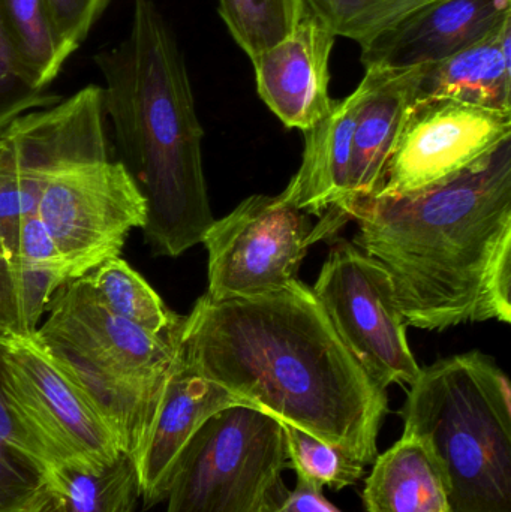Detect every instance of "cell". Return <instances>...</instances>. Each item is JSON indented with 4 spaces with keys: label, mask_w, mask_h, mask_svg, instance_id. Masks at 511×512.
I'll return each mask as SVG.
<instances>
[{
    "label": "cell",
    "mask_w": 511,
    "mask_h": 512,
    "mask_svg": "<svg viewBox=\"0 0 511 512\" xmlns=\"http://www.w3.org/2000/svg\"><path fill=\"white\" fill-rule=\"evenodd\" d=\"M365 83L347 98L333 102L332 110L305 134L302 165L282 194L294 209L326 219L347 203L353 167L354 129Z\"/></svg>",
    "instance_id": "17"
},
{
    "label": "cell",
    "mask_w": 511,
    "mask_h": 512,
    "mask_svg": "<svg viewBox=\"0 0 511 512\" xmlns=\"http://www.w3.org/2000/svg\"><path fill=\"white\" fill-rule=\"evenodd\" d=\"M69 54L78 50L111 0H47Z\"/></svg>",
    "instance_id": "29"
},
{
    "label": "cell",
    "mask_w": 511,
    "mask_h": 512,
    "mask_svg": "<svg viewBox=\"0 0 511 512\" xmlns=\"http://www.w3.org/2000/svg\"><path fill=\"white\" fill-rule=\"evenodd\" d=\"M432 99L511 113V20L449 59L425 65L416 101Z\"/></svg>",
    "instance_id": "18"
},
{
    "label": "cell",
    "mask_w": 511,
    "mask_h": 512,
    "mask_svg": "<svg viewBox=\"0 0 511 512\" xmlns=\"http://www.w3.org/2000/svg\"><path fill=\"white\" fill-rule=\"evenodd\" d=\"M237 405L245 403L188 366L179 351L152 429L134 459L146 507L167 499L180 456L201 426L222 409Z\"/></svg>",
    "instance_id": "15"
},
{
    "label": "cell",
    "mask_w": 511,
    "mask_h": 512,
    "mask_svg": "<svg viewBox=\"0 0 511 512\" xmlns=\"http://www.w3.org/2000/svg\"><path fill=\"white\" fill-rule=\"evenodd\" d=\"M21 512H65L59 498L50 489L42 490Z\"/></svg>",
    "instance_id": "33"
},
{
    "label": "cell",
    "mask_w": 511,
    "mask_h": 512,
    "mask_svg": "<svg viewBox=\"0 0 511 512\" xmlns=\"http://www.w3.org/2000/svg\"><path fill=\"white\" fill-rule=\"evenodd\" d=\"M0 17L18 56L47 89L71 56L47 0H0Z\"/></svg>",
    "instance_id": "23"
},
{
    "label": "cell",
    "mask_w": 511,
    "mask_h": 512,
    "mask_svg": "<svg viewBox=\"0 0 511 512\" xmlns=\"http://www.w3.org/2000/svg\"><path fill=\"white\" fill-rule=\"evenodd\" d=\"M3 342L6 396L41 442L51 463L98 468L114 462L122 451L113 433L35 337Z\"/></svg>",
    "instance_id": "12"
},
{
    "label": "cell",
    "mask_w": 511,
    "mask_h": 512,
    "mask_svg": "<svg viewBox=\"0 0 511 512\" xmlns=\"http://www.w3.org/2000/svg\"><path fill=\"white\" fill-rule=\"evenodd\" d=\"M18 298H20L21 315L24 328L29 337L38 330V322L48 309L51 298L57 289L69 282L65 270L50 265L30 264V262L12 261Z\"/></svg>",
    "instance_id": "28"
},
{
    "label": "cell",
    "mask_w": 511,
    "mask_h": 512,
    "mask_svg": "<svg viewBox=\"0 0 511 512\" xmlns=\"http://www.w3.org/2000/svg\"><path fill=\"white\" fill-rule=\"evenodd\" d=\"M15 337H29V334L24 328L12 261L0 242V339Z\"/></svg>",
    "instance_id": "31"
},
{
    "label": "cell",
    "mask_w": 511,
    "mask_h": 512,
    "mask_svg": "<svg viewBox=\"0 0 511 512\" xmlns=\"http://www.w3.org/2000/svg\"><path fill=\"white\" fill-rule=\"evenodd\" d=\"M335 39L305 12L290 36L252 60L258 95L287 128L308 131L332 110L330 56Z\"/></svg>",
    "instance_id": "14"
},
{
    "label": "cell",
    "mask_w": 511,
    "mask_h": 512,
    "mask_svg": "<svg viewBox=\"0 0 511 512\" xmlns=\"http://www.w3.org/2000/svg\"><path fill=\"white\" fill-rule=\"evenodd\" d=\"M354 245L389 274L405 324L511 322V144L416 197L357 201Z\"/></svg>",
    "instance_id": "2"
},
{
    "label": "cell",
    "mask_w": 511,
    "mask_h": 512,
    "mask_svg": "<svg viewBox=\"0 0 511 512\" xmlns=\"http://www.w3.org/2000/svg\"><path fill=\"white\" fill-rule=\"evenodd\" d=\"M179 351L236 399L374 463L387 393L345 348L300 280L237 300L203 295L183 318Z\"/></svg>",
    "instance_id": "1"
},
{
    "label": "cell",
    "mask_w": 511,
    "mask_h": 512,
    "mask_svg": "<svg viewBox=\"0 0 511 512\" xmlns=\"http://www.w3.org/2000/svg\"><path fill=\"white\" fill-rule=\"evenodd\" d=\"M47 486L65 512H134L140 489L128 454L98 468L51 463Z\"/></svg>",
    "instance_id": "21"
},
{
    "label": "cell",
    "mask_w": 511,
    "mask_h": 512,
    "mask_svg": "<svg viewBox=\"0 0 511 512\" xmlns=\"http://www.w3.org/2000/svg\"><path fill=\"white\" fill-rule=\"evenodd\" d=\"M14 259L30 262V264L62 268L68 274L65 261L60 255L56 243L51 239L44 222L39 219L36 213L21 219L20 231H18L17 255Z\"/></svg>",
    "instance_id": "30"
},
{
    "label": "cell",
    "mask_w": 511,
    "mask_h": 512,
    "mask_svg": "<svg viewBox=\"0 0 511 512\" xmlns=\"http://www.w3.org/2000/svg\"><path fill=\"white\" fill-rule=\"evenodd\" d=\"M432 2L437 0H303L306 12L336 38L351 39L360 48L368 47Z\"/></svg>",
    "instance_id": "24"
},
{
    "label": "cell",
    "mask_w": 511,
    "mask_h": 512,
    "mask_svg": "<svg viewBox=\"0 0 511 512\" xmlns=\"http://www.w3.org/2000/svg\"><path fill=\"white\" fill-rule=\"evenodd\" d=\"M104 125V92L90 84L0 132V242L11 261L21 219L35 215L48 183L72 168L107 161Z\"/></svg>",
    "instance_id": "7"
},
{
    "label": "cell",
    "mask_w": 511,
    "mask_h": 512,
    "mask_svg": "<svg viewBox=\"0 0 511 512\" xmlns=\"http://www.w3.org/2000/svg\"><path fill=\"white\" fill-rule=\"evenodd\" d=\"M362 498L368 512H449L440 462L419 436L407 432L375 457Z\"/></svg>",
    "instance_id": "19"
},
{
    "label": "cell",
    "mask_w": 511,
    "mask_h": 512,
    "mask_svg": "<svg viewBox=\"0 0 511 512\" xmlns=\"http://www.w3.org/2000/svg\"><path fill=\"white\" fill-rule=\"evenodd\" d=\"M312 291L345 348L381 388L413 384L420 367L408 346L407 324L389 274L375 259L341 240Z\"/></svg>",
    "instance_id": "8"
},
{
    "label": "cell",
    "mask_w": 511,
    "mask_h": 512,
    "mask_svg": "<svg viewBox=\"0 0 511 512\" xmlns=\"http://www.w3.org/2000/svg\"><path fill=\"white\" fill-rule=\"evenodd\" d=\"M86 277L102 303L120 318L153 336H179L182 316L171 312L147 280L119 256L102 262Z\"/></svg>",
    "instance_id": "22"
},
{
    "label": "cell",
    "mask_w": 511,
    "mask_h": 512,
    "mask_svg": "<svg viewBox=\"0 0 511 512\" xmlns=\"http://www.w3.org/2000/svg\"><path fill=\"white\" fill-rule=\"evenodd\" d=\"M36 215L56 243L69 279L116 258L146 222V201L120 162L81 165L51 180Z\"/></svg>",
    "instance_id": "10"
},
{
    "label": "cell",
    "mask_w": 511,
    "mask_h": 512,
    "mask_svg": "<svg viewBox=\"0 0 511 512\" xmlns=\"http://www.w3.org/2000/svg\"><path fill=\"white\" fill-rule=\"evenodd\" d=\"M33 334L80 388L134 462L143 448L179 355V336H153L111 312L86 276L69 280ZM182 330V328H180Z\"/></svg>",
    "instance_id": "4"
},
{
    "label": "cell",
    "mask_w": 511,
    "mask_h": 512,
    "mask_svg": "<svg viewBox=\"0 0 511 512\" xmlns=\"http://www.w3.org/2000/svg\"><path fill=\"white\" fill-rule=\"evenodd\" d=\"M5 339H0V512H21L47 489L51 460L18 414L2 382Z\"/></svg>",
    "instance_id": "20"
},
{
    "label": "cell",
    "mask_w": 511,
    "mask_h": 512,
    "mask_svg": "<svg viewBox=\"0 0 511 512\" xmlns=\"http://www.w3.org/2000/svg\"><path fill=\"white\" fill-rule=\"evenodd\" d=\"M95 62L120 164L146 201L144 239L153 255L176 258L203 243L215 218L188 68L153 0H135L128 35Z\"/></svg>",
    "instance_id": "3"
},
{
    "label": "cell",
    "mask_w": 511,
    "mask_h": 512,
    "mask_svg": "<svg viewBox=\"0 0 511 512\" xmlns=\"http://www.w3.org/2000/svg\"><path fill=\"white\" fill-rule=\"evenodd\" d=\"M282 429L288 466L294 469L296 477L339 492L356 486L365 475V466L333 445L290 424L282 423Z\"/></svg>",
    "instance_id": "26"
},
{
    "label": "cell",
    "mask_w": 511,
    "mask_h": 512,
    "mask_svg": "<svg viewBox=\"0 0 511 512\" xmlns=\"http://www.w3.org/2000/svg\"><path fill=\"white\" fill-rule=\"evenodd\" d=\"M219 15L252 60L291 35L305 15L303 0H218Z\"/></svg>",
    "instance_id": "25"
},
{
    "label": "cell",
    "mask_w": 511,
    "mask_h": 512,
    "mask_svg": "<svg viewBox=\"0 0 511 512\" xmlns=\"http://www.w3.org/2000/svg\"><path fill=\"white\" fill-rule=\"evenodd\" d=\"M511 20V0H437L362 48L365 68L434 65Z\"/></svg>",
    "instance_id": "16"
},
{
    "label": "cell",
    "mask_w": 511,
    "mask_h": 512,
    "mask_svg": "<svg viewBox=\"0 0 511 512\" xmlns=\"http://www.w3.org/2000/svg\"><path fill=\"white\" fill-rule=\"evenodd\" d=\"M311 231L305 212L288 206L279 195L246 198L213 222L204 236L209 254L207 297H258L290 285L311 246Z\"/></svg>",
    "instance_id": "9"
},
{
    "label": "cell",
    "mask_w": 511,
    "mask_h": 512,
    "mask_svg": "<svg viewBox=\"0 0 511 512\" xmlns=\"http://www.w3.org/2000/svg\"><path fill=\"white\" fill-rule=\"evenodd\" d=\"M62 101L35 80L18 56L0 17V132L15 119L35 108Z\"/></svg>",
    "instance_id": "27"
},
{
    "label": "cell",
    "mask_w": 511,
    "mask_h": 512,
    "mask_svg": "<svg viewBox=\"0 0 511 512\" xmlns=\"http://www.w3.org/2000/svg\"><path fill=\"white\" fill-rule=\"evenodd\" d=\"M446 477L449 512H511V387L480 351L420 369L402 408Z\"/></svg>",
    "instance_id": "5"
},
{
    "label": "cell",
    "mask_w": 511,
    "mask_h": 512,
    "mask_svg": "<svg viewBox=\"0 0 511 512\" xmlns=\"http://www.w3.org/2000/svg\"><path fill=\"white\" fill-rule=\"evenodd\" d=\"M425 66L389 69L366 68L365 95L354 129L353 167L347 203L330 219L311 231L309 243L318 242L342 227L347 212L357 201L375 197L383 183L387 162L398 144Z\"/></svg>",
    "instance_id": "13"
},
{
    "label": "cell",
    "mask_w": 511,
    "mask_h": 512,
    "mask_svg": "<svg viewBox=\"0 0 511 512\" xmlns=\"http://www.w3.org/2000/svg\"><path fill=\"white\" fill-rule=\"evenodd\" d=\"M287 468L281 421L252 406H230L183 451L165 512H260Z\"/></svg>",
    "instance_id": "6"
},
{
    "label": "cell",
    "mask_w": 511,
    "mask_h": 512,
    "mask_svg": "<svg viewBox=\"0 0 511 512\" xmlns=\"http://www.w3.org/2000/svg\"><path fill=\"white\" fill-rule=\"evenodd\" d=\"M511 140V113L450 99L416 101L375 197H416L488 161Z\"/></svg>",
    "instance_id": "11"
},
{
    "label": "cell",
    "mask_w": 511,
    "mask_h": 512,
    "mask_svg": "<svg viewBox=\"0 0 511 512\" xmlns=\"http://www.w3.org/2000/svg\"><path fill=\"white\" fill-rule=\"evenodd\" d=\"M260 512H342L327 501L323 487L297 477L296 487L287 492L282 484Z\"/></svg>",
    "instance_id": "32"
}]
</instances>
